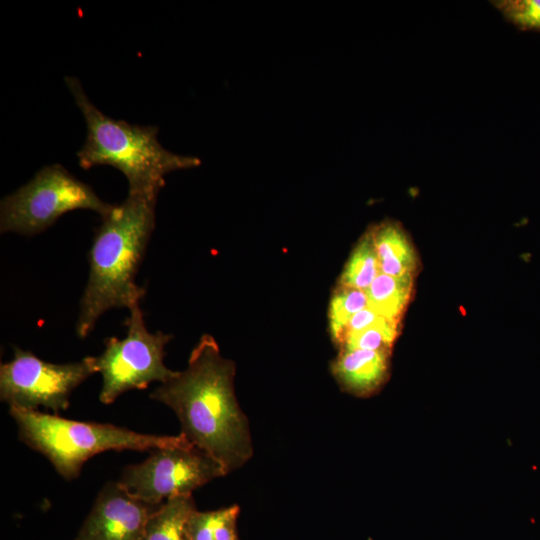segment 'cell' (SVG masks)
Listing matches in <instances>:
<instances>
[{"instance_id": "19", "label": "cell", "mask_w": 540, "mask_h": 540, "mask_svg": "<svg viewBox=\"0 0 540 540\" xmlns=\"http://www.w3.org/2000/svg\"><path fill=\"white\" fill-rule=\"evenodd\" d=\"M381 317L382 316L377 314L375 311H373L369 307H366V308L362 309L361 311L356 313L351 318V320L349 321V323H348V325H347V327H346V329L344 331L341 343L343 342V340H344V338L346 336H348V335H350L352 333L358 332V331L372 325L373 323L378 321ZM341 343H340V345H341Z\"/></svg>"}, {"instance_id": "8", "label": "cell", "mask_w": 540, "mask_h": 540, "mask_svg": "<svg viewBox=\"0 0 540 540\" xmlns=\"http://www.w3.org/2000/svg\"><path fill=\"white\" fill-rule=\"evenodd\" d=\"M94 373L93 356L55 364L15 348L12 359L0 367V399L9 407L38 410L42 406L57 414L69 408L73 390Z\"/></svg>"}, {"instance_id": "5", "label": "cell", "mask_w": 540, "mask_h": 540, "mask_svg": "<svg viewBox=\"0 0 540 540\" xmlns=\"http://www.w3.org/2000/svg\"><path fill=\"white\" fill-rule=\"evenodd\" d=\"M113 207L62 165H47L1 200L0 231L33 236L47 230L70 211L88 209L104 217Z\"/></svg>"}, {"instance_id": "9", "label": "cell", "mask_w": 540, "mask_h": 540, "mask_svg": "<svg viewBox=\"0 0 540 540\" xmlns=\"http://www.w3.org/2000/svg\"><path fill=\"white\" fill-rule=\"evenodd\" d=\"M160 505L133 496L119 481L110 482L101 489L75 540H141Z\"/></svg>"}, {"instance_id": "13", "label": "cell", "mask_w": 540, "mask_h": 540, "mask_svg": "<svg viewBox=\"0 0 540 540\" xmlns=\"http://www.w3.org/2000/svg\"><path fill=\"white\" fill-rule=\"evenodd\" d=\"M194 509L192 496L165 501L148 519L141 540H188L186 524Z\"/></svg>"}, {"instance_id": "3", "label": "cell", "mask_w": 540, "mask_h": 540, "mask_svg": "<svg viewBox=\"0 0 540 540\" xmlns=\"http://www.w3.org/2000/svg\"><path fill=\"white\" fill-rule=\"evenodd\" d=\"M65 83L87 128L84 145L77 152L81 168L112 166L126 177L128 193H159L167 174L201 164L196 157L165 149L157 138L158 127L130 124L105 115L87 97L79 79L66 76Z\"/></svg>"}, {"instance_id": "2", "label": "cell", "mask_w": 540, "mask_h": 540, "mask_svg": "<svg viewBox=\"0 0 540 540\" xmlns=\"http://www.w3.org/2000/svg\"><path fill=\"white\" fill-rule=\"evenodd\" d=\"M158 192L128 193L95 229L88 253L89 276L76 322L85 338L108 310L140 304L145 289L136 274L156 224Z\"/></svg>"}, {"instance_id": "12", "label": "cell", "mask_w": 540, "mask_h": 540, "mask_svg": "<svg viewBox=\"0 0 540 540\" xmlns=\"http://www.w3.org/2000/svg\"><path fill=\"white\" fill-rule=\"evenodd\" d=\"M414 277L379 273L365 291L368 307L385 319L400 323L413 291Z\"/></svg>"}, {"instance_id": "16", "label": "cell", "mask_w": 540, "mask_h": 540, "mask_svg": "<svg viewBox=\"0 0 540 540\" xmlns=\"http://www.w3.org/2000/svg\"><path fill=\"white\" fill-rule=\"evenodd\" d=\"M399 323L381 317L372 325L346 336L340 349H362L390 353Z\"/></svg>"}, {"instance_id": "7", "label": "cell", "mask_w": 540, "mask_h": 540, "mask_svg": "<svg viewBox=\"0 0 540 540\" xmlns=\"http://www.w3.org/2000/svg\"><path fill=\"white\" fill-rule=\"evenodd\" d=\"M181 434L177 443L155 449L143 462L126 467L119 483L133 496L160 505L192 496L197 488L227 475L218 461Z\"/></svg>"}, {"instance_id": "6", "label": "cell", "mask_w": 540, "mask_h": 540, "mask_svg": "<svg viewBox=\"0 0 540 540\" xmlns=\"http://www.w3.org/2000/svg\"><path fill=\"white\" fill-rule=\"evenodd\" d=\"M129 311L126 337L106 338L103 352L95 357L97 372L102 375L99 400L103 404H111L123 393L145 389L153 382L165 383L178 373L164 364L165 346L172 335L150 332L140 304Z\"/></svg>"}, {"instance_id": "1", "label": "cell", "mask_w": 540, "mask_h": 540, "mask_svg": "<svg viewBox=\"0 0 540 540\" xmlns=\"http://www.w3.org/2000/svg\"><path fill=\"white\" fill-rule=\"evenodd\" d=\"M234 376V362L221 355L211 335L204 334L192 349L186 369L150 394L176 414L181 433L218 461L226 474L253 455L248 419L234 392Z\"/></svg>"}, {"instance_id": "4", "label": "cell", "mask_w": 540, "mask_h": 540, "mask_svg": "<svg viewBox=\"0 0 540 540\" xmlns=\"http://www.w3.org/2000/svg\"><path fill=\"white\" fill-rule=\"evenodd\" d=\"M19 439L45 456L66 480L79 476L83 464L109 450H155L177 443L182 434H144L112 424L83 422L10 407Z\"/></svg>"}, {"instance_id": "15", "label": "cell", "mask_w": 540, "mask_h": 540, "mask_svg": "<svg viewBox=\"0 0 540 540\" xmlns=\"http://www.w3.org/2000/svg\"><path fill=\"white\" fill-rule=\"evenodd\" d=\"M366 307H368V299L365 291L337 286L332 294L328 310L329 331L336 345H340L351 318Z\"/></svg>"}, {"instance_id": "11", "label": "cell", "mask_w": 540, "mask_h": 540, "mask_svg": "<svg viewBox=\"0 0 540 540\" xmlns=\"http://www.w3.org/2000/svg\"><path fill=\"white\" fill-rule=\"evenodd\" d=\"M381 273L415 277L418 256L405 229L398 221L384 220L369 228Z\"/></svg>"}, {"instance_id": "10", "label": "cell", "mask_w": 540, "mask_h": 540, "mask_svg": "<svg viewBox=\"0 0 540 540\" xmlns=\"http://www.w3.org/2000/svg\"><path fill=\"white\" fill-rule=\"evenodd\" d=\"M389 356L388 352L340 349L331 364L332 374L344 390L357 396H367L386 380Z\"/></svg>"}, {"instance_id": "18", "label": "cell", "mask_w": 540, "mask_h": 540, "mask_svg": "<svg viewBox=\"0 0 540 540\" xmlns=\"http://www.w3.org/2000/svg\"><path fill=\"white\" fill-rule=\"evenodd\" d=\"M226 508L214 511L194 509L188 517L186 532L188 540H215V532L225 516Z\"/></svg>"}, {"instance_id": "14", "label": "cell", "mask_w": 540, "mask_h": 540, "mask_svg": "<svg viewBox=\"0 0 540 540\" xmlns=\"http://www.w3.org/2000/svg\"><path fill=\"white\" fill-rule=\"evenodd\" d=\"M379 273L378 258L368 228L349 256L338 285L366 291Z\"/></svg>"}, {"instance_id": "17", "label": "cell", "mask_w": 540, "mask_h": 540, "mask_svg": "<svg viewBox=\"0 0 540 540\" xmlns=\"http://www.w3.org/2000/svg\"><path fill=\"white\" fill-rule=\"evenodd\" d=\"M491 3L518 29L540 32V0H497Z\"/></svg>"}]
</instances>
